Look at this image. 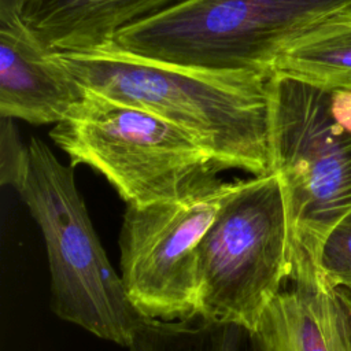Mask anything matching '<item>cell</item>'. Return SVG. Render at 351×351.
<instances>
[{"label":"cell","mask_w":351,"mask_h":351,"mask_svg":"<svg viewBox=\"0 0 351 351\" xmlns=\"http://www.w3.org/2000/svg\"><path fill=\"white\" fill-rule=\"evenodd\" d=\"M53 55L82 88L181 128L225 170L239 169L252 177L271 171L269 78L165 64L111 45Z\"/></svg>","instance_id":"cell-1"},{"label":"cell","mask_w":351,"mask_h":351,"mask_svg":"<svg viewBox=\"0 0 351 351\" xmlns=\"http://www.w3.org/2000/svg\"><path fill=\"white\" fill-rule=\"evenodd\" d=\"M348 12L351 0H185L106 45L171 66L270 78L291 44Z\"/></svg>","instance_id":"cell-2"},{"label":"cell","mask_w":351,"mask_h":351,"mask_svg":"<svg viewBox=\"0 0 351 351\" xmlns=\"http://www.w3.org/2000/svg\"><path fill=\"white\" fill-rule=\"evenodd\" d=\"M267 92L270 160L287 210L291 280L321 277L322 244L351 213V133L332 115L330 90L274 73Z\"/></svg>","instance_id":"cell-3"},{"label":"cell","mask_w":351,"mask_h":351,"mask_svg":"<svg viewBox=\"0 0 351 351\" xmlns=\"http://www.w3.org/2000/svg\"><path fill=\"white\" fill-rule=\"evenodd\" d=\"M49 137L70 166L100 173L126 204L182 199L218 182L225 170L181 128L86 88Z\"/></svg>","instance_id":"cell-4"},{"label":"cell","mask_w":351,"mask_h":351,"mask_svg":"<svg viewBox=\"0 0 351 351\" xmlns=\"http://www.w3.org/2000/svg\"><path fill=\"white\" fill-rule=\"evenodd\" d=\"M30 163L18 191L44 237L51 276V307L99 339L128 347L144 319L129 302L93 229L73 166L32 137Z\"/></svg>","instance_id":"cell-5"},{"label":"cell","mask_w":351,"mask_h":351,"mask_svg":"<svg viewBox=\"0 0 351 351\" xmlns=\"http://www.w3.org/2000/svg\"><path fill=\"white\" fill-rule=\"evenodd\" d=\"M291 276L288 219L277 174L241 180L197 247V315L256 329Z\"/></svg>","instance_id":"cell-6"},{"label":"cell","mask_w":351,"mask_h":351,"mask_svg":"<svg viewBox=\"0 0 351 351\" xmlns=\"http://www.w3.org/2000/svg\"><path fill=\"white\" fill-rule=\"evenodd\" d=\"M240 182L219 180L182 199L126 204L119 276L141 318L182 321L197 315V247Z\"/></svg>","instance_id":"cell-7"},{"label":"cell","mask_w":351,"mask_h":351,"mask_svg":"<svg viewBox=\"0 0 351 351\" xmlns=\"http://www.w3.org/2000/svg\"><path fill=\"white\" fill-rule=\"evenodd\" d=\"M82 95L23 18L0 21V117L56 125Z\"/></svg>","instance_id":"cell-8"},{"label":"cell","mask_w":351,"mask_h":351,"mask_svg":"<svg viewBox=\"0 0 351 351\" xmlns=\"http://www.w3.org/2000/svg\"><path fill=\"white\" fill-rule=\"evenodd\" d=\"M263 311L256 330L270 351H351V313L321 277L292 280Z\"/></svg>","instance_id":"cell-9"},{"label":"cell","mask_w":351,"mask_h":351,"mask_svg":"<svg viewBox=\"0 0 351 351\" xmlns=\"http://www.w3.org/2000/svg\"><path fill=\"white\" fill-rule=\"evenodd\" d=\"M185 0H26L22 18L52 53L89 52Z\"/></svg>","instance_id":"cell-10"},{"label":"cell","mask_w":351,"mask_h":351,"mask_svg":"<svg viewBox=\"0 0 351 351\" xmlns=\"http://www.w3.org/2000/svg\"><path fill=\"white\" fill-rule=\"evenodd\" d=\"M274 73L330 92H351V12L326 21L291 44L278 56Z\"/></svg>","instance_id":"cell-11"},{"label":"cell","mask_w":351,"mask_h":351,"mask_svg":"<svg viewBox=\"0 0 351 351\" xmlns=\"http://www.w3.org/2000/svg\"><path fill=\"white\" fill-rule=\"evenodd\" d=\"M128 351H270L256 329L196 315L182 321L143 319Z\"/></svg>","instance_id":"cell-12"},{"label":"cell","mask_w":351,"mask_h":351,"mask_svg":"<svg viewBox=\"0 0 351 351\" xmlns=\"http://www.w3.org/2000/svg\"><path fill=\"white\" fill-rule=\"evenodd\" d=\"M318 273L329 287L351 292V213L325 239Z\"/></svg>","instance_id":"cell-13"},{"label":"cell","mask_w":351,"mask_h":351,"mask_svg":"<svg viewBox=\"0 0 351 351\" xmlns=\"http://www.w3.org/2000/svg\"><path fill=\"white\" fill-rule=\"evenodd\" d=\"M30 163L29 145H25L12 118L0 117V182L16 192L22 186Z\"/></svg>","instance_id":"cell-14"},{"label":"cell","mask_w":351,"mask_h":351,"mask_svg":"<svg viewBox=\"0 0 351 351\" xmlns=\"http://www.w3.org/2000/svg\"><path fill=\"white\" fill-rule=\"evenodd\" d=\"M330 110L335 121L344 130L351 133V92H347V90L330 92Z\"/></svg>","instance_id":"cell-15"},{"label":"cell","mask_w":351,"mask_h":351,"mask_svg":"<svg viewBox=\"0 0 351 351\" xmlns=\"http://www.w3.org/2000/svg\"><path fill=\"white\" fill-rule=\"evenodd\" d=\"M26 0H0V21L22 18Z\"/></svg>","instance_id":"cell-16"},{"label":"cell","mask_w":351,"mask_h":351,"mask_svg":"<svg viewBox=\"0 0 351 351\" xmlns=\"http://www.w3.org/2000/svg\"><path fill=\"white\" fill-rule=\"evenodd\" d=\"M337 291H339L341 299L344 300V303L347 304V307H348V310H350V313H351V292H348V291H346V289H337Z\"/></svg>","instance_id":"cell-17"}]
</instances>
